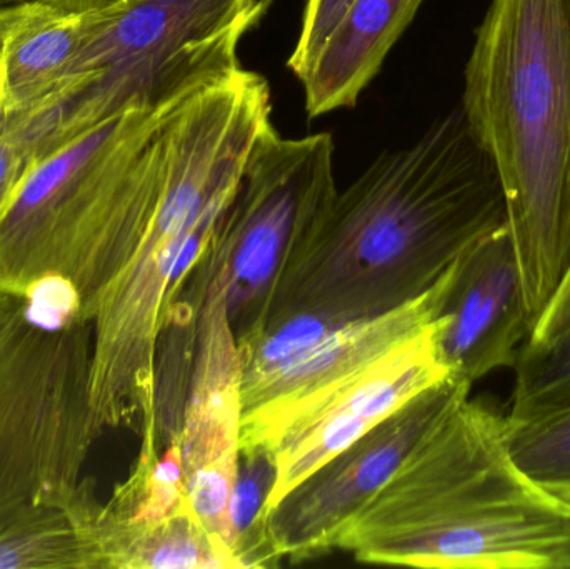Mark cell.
<instances>
[{
  "label": "cell",
  "instance_id": "obj_10",
  "mask_svg": "<svg viewBox=\"0 0 570 569\" xmlns=\"http://www.w3.org/2000/svg\"><path fill=\"white\" fill-rule=\"evenodd\" d=\"M448 284L449 271L417 300L341 324L273 373L240 384V454L271 457L292 424L389 350L431 326L444 306Z\"/></svg>",
  "mask_w": 570,
  "mask_h": 569
},
{
  "label": "cell",
  "instance_id": "obj_14",
  "mask_svg": "<svg viewBox=\"0 0 570 569\" xmlns=\"http://www.w3.org/2000/svg\"><path fill=\"white\" fill-rule=\"evenodd\" d=\"M422 3L424 0H355L298 80L308 117L354 107Z\"/></svg>",
  "mask_w": 570,
  "mask_h": 569
},
{
  "label": "cell",
  "instance_id": "obj_2",
  "mask_svg": "<svg viewBox=\"0 0 570 569\" xmlns=\"http://www.w3.org/2000/svg\"><path fill=\"white\" fill-rule=\"evenodd\" d=\"M273 122L266 77L243 66L184 97L166 122L163 184L142 236L92 320L99 430L157 443L156 363L180 300L216 244L257 137Z\"/></svg>",
  "mask_w": 570,
  "mask_h": 569
},
{
  "label": "cell",
  "instance_id": "obj_5",
  "mask_svg": "<svg viewBox=\"0 0 570 569\" xmlns=\"http://www.w3.org/2000/svg\"><path fill=\"white\" fill-rule=\"evenodd\" d=\"M194 90L129 107L30 166L0 210V293L53 291L92 323L159 196L167 117Z\"/></svg>",
  "mask_w": 570,
  "mask_h": 569
},
{
  "label": "cell",
  "instance_id": "obj_1",
  "mask_svg": "<svg viewBox=\"0 0 570 569\" xmlns=\"http://www.w3.org/2000/svg\"><path fill=\"white\" fill-rule=\"evenodd\" d=\"M504 224L498 169L455 110L411 146L382 153L338 190L277 281L263 326L294 313L348 323L404 306Z\"/></svg>",
  "mask_w": 570,
  "mask_h": 569
},
{
  "label": "cell",
  "instance_id": "obj_25",
  "mask_svg": "<svg viewBox=\"0 0 570 569\" xmlns=\"http://www.w3.org/2000/svg\"><path fill=\"white\" fill-rule=\"evenodd\" d=\"M29 313V303L23 297L0 293V341Z\"/></svg>",
  "mask_w": 570,
  "mask_h": 569
},
{
  "label": "cell",
  "instance_id": "obj_12",
  "mask_svg": "<svg viewBox=\"0 0 570 569\" xmlns=\"http://www.w3.org/2000/svg\"><path fill=\"white\" fill-rule=\"evenodd\" d=\"M90 16L46 0L0 9V134L70 92Z\"/></svg>",
  "mask_w": 570,
  "mask_h": 569
},
{
  "label": "cell",
  "instance_id": "obj_13",
  "mask_svg": "<svg viewBox=\"0 0 570 569\" xmlns=\"http://www.w3.org/2000/svg\"><path fill=\"white\" fill-rule=\"evenodd\" d=\"M52 503L62 504L99 557L102 569H240L226 545L207 533L189 501L160 521L116 517L82 478Z\"/></svg>",
  "mask_w": 570,
  "mask_h": 569
},
{
  "label": "cell",
  "instance_id": "obj_22",
  "mask_svg": "<svg viewBox=\"0 0 570 569\" xmlns=\"http://www.w3.org/2000/svg\"><path fill=\"white\" fill-rule=\"evenodd\" d=\"M62 100H52L0 134V210L27 170L56 147L62 120Z\"/></svg>",
  "mask_w": 570,
  "mask_h": 569
},
{
  "label": "cell",
  "instance_id": "obj_18",
  "mask_svg": "<svg viewBox=\"0 0 570 569\" xmlns=\"http://www.w3.org/2000/svg\"><path fill=\"white\" fill-rule=\"evenodd\" d=\"M273 483L274 463L269 454H240L239 473L230 498V550L240 569L281 565L266 518Z\"/></svg>",
  "mask_w": 570,
  "mask_h": 569
},
{
  "label": "cell",
  "instance_id": "obj_11",
  "mask_svg": "<svg viewBox=\"0 0 570 569\" xmlns=\"http://www.w3.org/2000/svg\"><path fill=\"white\" fill-rule=\"evenodd\" d=\"M531 334L518 254L508 224L479 237L449 269L438 344L451 373L474 386L514 370Z\"/></svg>",
  "mask_w": 570,
  "mask_h": 569
},
{
  "label": "cell",
  "instance_id": "obj_28",
  "mask_svg": "<svg viewBox=\"0 0 570 569\" xmlns=\"http://www.w3.org/2000/svg\"><path fill=\"white\" fill-rule=\"evenodd\" d=\"M564 568L570 569V547H569V551H568V557H566Z\"/></svg>",
  "mask_w": 570,
  "mask_h": 569
},
{
  "label": "cell",
  "instance_id": "obj_21",
  "mask_svg": "<svg viewBox=\"0 0 570 569\" xmlns=\"http://www.w3.org/2000/svg\"><path fill=\"white\" fill-rule=\"evenodd\" d=\"M344 323L315 313H294L271 321L256 333L237 341L240 353V384L253 383L304 353L328 331Z\"/></svg>",
  "mask_w": 570,
  "mask_h": 569
},
{
  "label": "cell",
  "instance_id": "obj_16",
  "mask_svg": "<svg viewBox=\"0 0 570 569\" xmlns=\"http://www.w3.org/2000/svg\"><path fill=\"white\" fill-rule=\"evenodd\" d=\"M0 569H102L72 514L30 501L0 514Z\"/></svg>",
  "mask_w": 570,
  "mask_h": 569
},
{
  "label": "cell",
  "instance_id": "obj_6",
  "mask_svg": "<svg viewBox=\"0 0 570 569\" xmlns=\"http://www.w3.org/2000/svg\"><path fill=\"white\" fill-rule=\"evenodd\" d=\"M273 0H116L92 10L57 146L134 106H156L240 67Z\"/></svg>",
  "mask_w": 570,
  "mask_h": 569
},
{
  "label": "cell",
  "instance_id": "obj_19",
  "mask_svg": "<svg viewBox=\"0 0 570 569\" xmlns=\"http://www.w3.org/2000/svg\"><path fill=\"white\" fill-rule=\"evenodd\" d=\"M511 423L538 420L570 406V327L548 343H524L514 366Z\"/></svg>",
  "mask_w": 570,
  "mask_h": 569
},
{
  "label": "cell",
  "instance_id": "obj_4",
  "mask_svg": "<svg viewBox=\"0 0 570 569\" xmlns=\"http://www.w3.org/2000/svg\"><path fill=\"white\" fill-rule=\"evenodd\" d=\"M461 110L501 179L532 333L570 269V0H492Z\"/></svg>",
  "mask_w": 570,
  "mask_h": 569
},
{
  "label": "cell",
  "instance_id": "obj_20",
  "mask_svg": "<svg viewBox=\"0 0 570 569\" xmlns=\"http://www.w3.org/2000/svg\"><path fill=\"white\" fill-rule=\"evenodd\" d=\"M509 441L519 467L570 507V406L538 420L511 423Z\"/></svg>",
  "mask_w": 570,
  "mask_h": 569
},
{
  "label": "cell",
  "instance_id": "obj_24",
  "mask_svg": "<svg viewBox=\"0 0 570 569\" xmlns=\"http://www.w3.org/2000/svg\"><path fill=\"white\" fill-rule=\"evenodd\" d=\"M570 327V269L525 343L542 344Z\"/></svg>",
  "mask_w": 570,
  "mask_h": 569
},
{
  "label": "cell",
  "instance_id": "obj_23",
  "mask_svg": "<svg viewBox=\"0 0 570 569\" xmlns=\"http://www.w3.org/2000/svg\"><path fill=\"white\" fill-rule=\"evenodd\" d=\"M355 0H305L301 29L287 67L301 80Z\"/></svg>",
  "mask_w": 570,
  "mask_h": 569
},
{
  "label": "cell",
  "instance_id": "obj_17",
  "mask_svg": "<svg viewBox=\"0 0 570 569\" xmlns=\"http://www.w3.org/2000/svg\"><path fill=\"white\" fill-rule=\"evenodd\" d=\"M184 458L177 434L163 453H139L129 477L117 484L106 508L132 521H160L186 503Z\"/></svg>",
  "mask_w": 570,
  "mask_h": 569
},
{
  "label": "cell",
  "instance_id": "obj_3",
  "mask_svg": "<svg viewBox=\"0 0 570 569\" xmlns=\"http://www.w3.org/2000/svg\"><path fill=\"white\" fill-rule=\"evenodd\" d=\"M508 413L468 400L442 416L335 537L358 563L561 569L570 507L514 460Z\"/></svg>",
  "mask_w": 570,
  "mask_h": 569
},
{
  "label": "cell",
  "instance_id": "obj_8",
  "mask_svg": "<svg viewBox=\"0 0 570 569\" xmlns=\"http://www.w3.org/2000/svg\"><path fill=\"white\" fill-rule=\"evenodd\" d=\"M334 154L328 133L284 137L271 122L257 137L214 249L190 283L196 293L209 284L223 291L237 341L261 330L277 281L331 209Z\"/></svg>",
  "mask_w": 570,
  "mask_h": 569
},
{
  "label": "cell",
  "instance_id": "obj_7",
  "mask_svg": "<svg viewBox=\"0 0 570 569\" xmlns=\"http://www.w3.org/2000/svg\"><path fill=\"white\" fill-rule=\"evenodd\" d=\"M94 330L77 316L29 313L0 341V514L73 490L99 440Z\"/></svg>",
  "mask_w": 570,
  "mask_h": 569
},
{
  "label": "cell",
  "instance_id": "obj_27",
  "mask_svg": "<svg viewBox=\"0 0 570 569\" xmlns=\"http://www.w3.org/2000/svg\"><path fill=\"white\" fill-rule=\"evenodd\" d=\"M30 2V0H0V9L3 7L16 6V3Z\"/></svg>",
  "mask_w": 570,
  "mask_h": 569
},
{
  "label": "cell",
  "instance_id": "obj_9",
  "mask_svg": "<svg viewBox=\"0 0 570 569\" xmlns=\"http://www.w3.org/2000/svg\"><path fill=\"white\" fill-rule=\"evenodd\" d=\"M471 391L468 380L449 374L291 491L267 517L281 563L332 551L338 531L384 487L411 448Z\"/></svg>",
  "mask_w": 570,
  "mask_h": 569
},
{
  "label": "cell",
  "instance_id": "obj_26",
  "mask_svg": "<svg viewBox=\"0 0 570 569\" xmlns=\"http://www.w3.org/2000/svg\"><path fill=\"white\" fill-rule=\"evenodd\" d=\"M53 6L62 7V9L73 10V12H86V10L102 9L116 0H46Z\"/></svg>",
  "mask_w": 570,
  "mask_h": 569
},
{
  "label": "cell",
  "instance_id": "obj_15",
  "mask_svg": "<svg viewBox=\"0 0 570 569\" xmlns=\"http://www.w3.org/2000/svg\"><path fill=\"white\" fill-rule=\"evenodd\" d=\"M240 374L233 324L217 316L200 321L179 433L184 477L204 464L240 457Z\"/></svg>",
  "mask_w": 570,
  "mask_h": 569
}]
</instances>
